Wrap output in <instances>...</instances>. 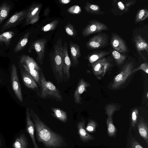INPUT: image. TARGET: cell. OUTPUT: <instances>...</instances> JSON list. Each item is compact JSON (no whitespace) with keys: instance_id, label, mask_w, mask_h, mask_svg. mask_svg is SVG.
<instances>
[{"instance_id":"obj_1","label":"cell","mask_w":148,"mask_h":148,"mask_svg":"<svg viewBox=\"0 0 148 148\" xmlns=\"http://www.w3.org/2000/svg\"><path fill=\"white\" fill-rule=\"evenodd\" d=\"M29 110L38 142H42L47 148H60L68 145L65 142V139L62 135L52 131L33 110L30 109Z\"/></svg>"},{"instance_id":"obj_2","label":"cell","mask_w":148,"mask_h":148,"mask_svg":"<svg viewBox=\"0 0 148 148\" xmlns=\"http://www.w3.org/2000/svg\"><path fill=\"white\" fill-rule=\"evenodd\" d=\"M50 66L54 78L58 84L64 81L63 73V46L62 40H57L49 56Z\"/></svg>"},{"instance_id":"obj_3","label":"cell","mask_w":148,"mask_h":148,"mask_svg":"<svg viewBox=\"0 0 148 148\" xmlns=\"http://www.w3.org/2000/svg\"><path fill=\"white\" fill-rule=\"evenodd\" d=\"M40 85L38 95L43 99L49 98L58 101L63 100L59 90L51 82L47 80L41 70L40 71Z\"/></svg>"},{"instance_id":"obj_4","label":"cell","mask_w":148,"mask_h":148,"mask_svg":"<svg viewBox=\"0 0 148 148\" xmlns=\"http://www.w3.org/2000/svg\"><path fill=\"white\" fill-rule=\"evenodd\" d=\"M134 64L129 63L126 64L122 69L120 73L115 77L112 84L113 89H116L123 84L127 78L132 73Z\"/></svg>"},{"instance_id":"obj_5","label":"cell","mask_w":148,"mask_h":148,"mask_svg":"<svg viewBox=\"0 0 148 148\" xmlns=\"http://www.w3.org/2000/svg\"><path fill=\"white\" fill-rule=\"evenodd\" d=\"M108 29V27L104 23L96 20H92L83 29L82 35L84 37Z\"/></svg>"},{"instance_id":"obj_6","label":"cell","mask_w":148,"mask_h":148,"mask_svg":"<svg viewBox=\"0 0 148 148\" xmlns=\"http://www.w3.org/2000/svg\"><path fill=\"white\" fill-rule=\"evenodd\" d=\"M11 85L15 94L19 100L23 101L21 86L17 75V67L14 64L12 65L11 70Z\"/></svg>"},{"instance_id":"obj_7","label":"cell","mask_w":148,"mask_h":148,"mask_svg":"<svg viewBox=\"0 0 148 148\" xmlns=\"http://www.w3.org/2000/svg\"><path fill=\"white\" fill-rule=\"evenodd\" d=\"M108 42L106 34H100L91 38L86 43V46L88 49H98L106 46Z\"/></svg>"},{"instance_id":"obj_8","label":"cell","mask_w":148,"mask_h":148,"mask_svg":"<svg viewBox=\"0 0 148 148\" xmlns=\"http://www.w3.org/2000/svg\"><path fill=\"white\" fill-rule=\"evenodd\" d=\"M47 41L45 38L37 40L33 42L30 47L31 50L33 49L35 51L37 54V61L41 65L43 63L45 46Z\"/></svg>"},{"instance_id":"obj_9","label":"cell","mask_w":148,"mask_h":148,"mask_svg":"<svg viewBox=\"0 0 148 148\" xmlns=\"http://www.w3.org/2000/svg\"><path fill=\"white\" fill-rule=\"evenodd\" d=\"M68 45L65 41L63 46V73L64 81L66 82L69 79L70 74V68L71 66V60L69 57L68 50Z\"/></svg>"},{"instance_id":"obj_10","label":"cell","mask_w":148,"mask_h":148,"mask_svg":"<svg viewBox=\"0 0 148 148\" xmlns=\"http://www.w3.org/2000/svg\"><path fill=\"white\" fill-rule=\"evenodd\" d=\"M28 10L21 11L12 16L5 22L2 27L1 31L18 24L22 20L26 18Z\"/></svg>"},{"instance_id":"obj_11","label":"cell","mask_w":148,"mask_h":148,"mask_svg":"<svg viewBox=\"0 0 148 148\" xmlns=\"http://www.w3.org/2000/svg\"><path fill=\"white\" fill-rule=\"evenodd\" d=\"M42 6V4L41 3H35L28 9V12L26 18L27 25L34 24L38 21L39 13Z\"/></svg>"},{"instance_id":"obj_12","label":"cell","mask_w":148,"mask_h":148,"mask_svg":"<svg viewBox=\"0 0 148 148\" xmlns=\"http://www.w3.org/2000/svg\"><path fill=\"white\" fill-rule=\"evenodd\" d=\"M93 72L96 76L103 77L110 66L105 58H103L92 64Z\"/></svg>"},{"instance_id":"obj_13","label":"cell","mask_w":148,"mask_h":148,"mask_svg":"<svg viewBox=\"0 0 148 148\" xmlns=\"http://www.w3.org/2000/svg\"><path fill=\"white\" fill-rule=\"evenodd\" d=\"M90 86V84L82 78L79 79L77 87L75 90L73 98L75 103L76 104H82L81 95L86 91L87 88Z\"/></svg>"},{"instance_id":"obj_14","label":"cell","mask_w":148,"mask_h":148,"mask_svg":"<svg viewBox=\"0 0 148 148\" xmlns=\"http://www.w3.org/2000/svg\"><path fill=\"white\" fill-rule=\"evenodd\" d=\"M20 68L22 78L25 85L29 88L36 91L38 94L39 91L38 84L27 72L21 67Z\"/></svg>"},{"instance_id":"obj_15","label":"cell","mask_w":148,"mask_h":148,"mask_svg":"<svg viewBox=\"0 0 148 148\" xmlns=\"http://www.w3.org/2000/svg\"><path fill=\"white\" fill-rule=\"evenodd\" d=\"M69 48L71 64L75 68L79 64L78 59L81 56L80 47L78 44L74 43L71 41L70 42Z\"/></svg>"},{"instance_id":"obj_16","label":"cell","mask_w":148,"mask_h":148,"mask_svg":"<svg viewBox=\"0 0 148 148\" xmlns=\"http://www.w3.org/2000/svg\"><path fill=\"white\" fill-rule=\"evenodd\" d=\"M111 44L113 48L119 52L125 53L127 50V48L124 41L116 34H113L112 35Z\"/></svg>"},{"instance_id":"obj_17","label":"cell","mask_w":148,"mask_h":148,"mask_svg":"<svg viewBox=\"0 0 148 148\" xmlns=\"http://www.w3.org/2000/svg\"><path fill=\"white\" fill-rule=\"evenodd\" d=\"M26 131L32 139L34 148H39L37 144L34 136L35 125L31 119L29 108L27 107L26 110Z\"/></svg>"},{"instance_id":"obj_18","label":"cell","mask_w":148,"mask_h":148,"mask_svg":"<svg viewBox=\"0 0 148 148\" xmlns=\"http://www.w3.org/2000/svg\"><path fill=\"white\" fill-rule=\"evenodd\" d=\"M85 122V120L83 118L81 120L77 123L76 127L80 140L84 142H87L93 140L94 138L86 130Z\"/></svg>"},{"instance_id":"obj_19","label":"cell","mask_w":148,"mask_h":148,"mask_svg":"<svg viewBox=\"0 0 148 148\" xmlns=\"http://www.w3.org/2000/svg\"><path fill=\"white\" fill-rule=\"evenodd\" d=\"M20 61L23 67L39 71L42 70L36 61L28 55H23L20 58Z\"/></svg>"},{"instance_id":"obj_20","label":"cell","mask_w":148,"mask_h":148,"mask_svg":"<svg viewBox=\"0 0 148 148\" xmlns=\"http://www.w3.org/2000/svg\"><path fill=\"white\" fill-rule=\"evenodd\" d=\"M51 110L52 112L51 115L60 121L66 123L67 120V112L58 108L51 107Z\"/></svg>"},{"instance_id":"obj_21","label":"cell","mask_w":148,"mask_h":148,"mask_svg":"<svg viewBox=\"0 0 148 148\" xmlns=\"http://www.w3.org/2000/svg\"><path fill=\"white\" fill-rule=\"evenodd\" d=\"M28 145L27 137L24 134H22L16 138L12 147L13 148H27Z\"/></svg>"},{"instance_id":"obj_22","label":"cell","mask_w":148,"mask_h":148,"mask_svg":"<svg viewBox=\"0 0 148 148\" xmlns=\"http://www.w3.org/2000/svg\"><path fill=\"white\" fill-rule=\"evenodd\" d=\"M134 40L136 46L138 51L145 50L148 53V43L141 36L136 35L134 37Z\"/></svg>"},{"instance_id":"obj_23","label":"cell","mask_w":148,"mask_h":148,"mask_svg":"<svg viewBox=\"0 0 148 148\" xmlns=\"http://www.w3.org/2000/svg\"><path fill=\"white\" fill-rule=\"evenodd\" d=\"M138 132L140 136L148 144V129L147 124L142 120L140 121L138 126Z\"/></svg>"},{"instance_id":"obj_24","label":"cell","mask_w":148,"mask_h":148,"mask_svg":"<svg viewBox=\"0 0 148 148\" xmlns=\"http://www.w3.org/2000/svg\"><path fill=\"white\" fill-rule=\"evenodd\" d=\"M84 8L86 12L92 14L99 15L104 13L101 10L99 5L91 4L88 2H86Z\"/></svg>"},{"instance_id":"obj_25","label":"cell","mask_w":148,"mask_h":148,"mask_svg":"<svg viewBox=\"0 0 148 148\" xmlns=\"http://www.w3.org/2000/svg\"><path fill=\"white\" fill-rule=\"evenodd\" d=\"M15 35V33L12 31H7L2 33L0 34V43H4L6 45H9Z\"/></svg>"},{"instance_id":"obj_26","label":"cell","mask_w":148,"mask_h":148,"mask_svg":"<svg viewBox=\"0 0 148 148\" xmlns=\"http://www.w3.org/2000/svg\"><path fill=\"white\" fill-rule=\"evenodd\" d=\"M30 34L29 32H27L20 40L14 48L15 52L20 51L25 46L28 42Z\"/></svg>"},{"instance_id":"obj_27","label":"cell","mask_w":148,"mask_h":148,"mask_svg":"<svg viewBox=\"0 0 148 148\" xmlns=\"http://www.w3.org/2000/svg\"><path fill=\"white\" fill-rule=\"evenodd\" d=\"M8 3H4L0 6V24L8 16L10 9Z\"/></svg>"},{"instance_id":"obj_28","label":"cell","mask_w":148,"mask_h":148,"mask_svg":"<svg viewBox=\"0 0 148 148\" xmlns=\"http://www.w3.org/2000/svg\"><path fill=\"white\" fill-rule=\"evenodd\" d=\"M107 133L110 137L114 136L116 132V129L112 121V116H108L106 120Z\"/></svg>"},{"instance_id":"obj_29","label":"cell","mask_w":148,"mask_h":148,"mask_svg":"<svg viewBox=\"0 0 148 148\" xmlns=\"http://www.w3.org/2000/svg\"><path fill=\"white\" fill-rule=\"evenodd\" d=\"M109 54V52L106 51H100L94 53L88 58L89 62L92 64Z\"/></svg>"},{"instance_id":"obj_30","label":"cell","mask_w":148,"mask_h":148,"mask_svg":"<svg viewBox=\"0 0 148 148\" xmlns=\"http://www.w3.org/2000/svg\"><path fill=\"white\" fill-rule=\"evenodd\" d=\"M23 69L31 75L39 87L40 85V71L29 69L25 67H23Z\"/></svg>"},{"instance_id":"obj_31","label":"cell","mask_w":148,"mask_h":148,"mask_svg":"<svg viewBox=\"0 0 148 148\" xmlns=\"http://www.w3.org/2000/svg\"><path fill=\"white\" fill-rule=\"evenodd\" d=\"M148 17V12L147 10L140 9L137 13L136 16L135 22L137 23L144 20Z\"/></svg>"},{"instance_id":"obj_32","label":"cell","mask_w":148,"mask_h":148,"mask_svg":"<svg viewBox=\"0 0 148 148\" xmlns=\"http://www.w3.org/2000/svg\"><path fill=\"white\" fill-rule=\"evenodd\" d=\"M112 54L116 63L119 65L122 64L126 58L125 55L116 50L113 51Z\"/></svg>"},{"instance_id":"obj_33","label":"cell","mask_w":148,"mask_h":148,"mask_svg":"<svg viewBox=\"0 0 148 148\" xmlns=\"http://www.w3.org/2000/svg\"><path fill=\"white\" fill-rule=\"evenodd\" d=\"M65 30L67 34L73 37H75L77 35V32L74 26L68 22L65 26Z\"/></svg>"},{"instance_id":"obj_34","label":"cell","mask_w":148,"mask_h":148,"mask_svg":"<svg viewBox=\"0 0 148 148\" xmlns=\"http://www.w3.org/2000/svg\"><path fill=\"white\" fill-rule=\"evenodd\" d=\"M59 22L58 20H55L43 27L41 30L44 32L53 30L57 27Z\"/></svg>"},{"instance_id":"obj_35","label":"cell","mask_w":148,"mask_h":148,"mask_svg":"<svg viewBox=\"0 0 148 148\" xmlns=\"http://www.w3.org/2000/svg\"><path fill=\"white\" fill-rule=\"evenodd\" d=\"M97 126V123L95 121L92 120H89L86 129L88 132L92 133L95 131Z\"/></svg>"},{"instance_id":"obj_36","label":"cell","mask_w":148,"mask_h":148,"mask_svg":"<svg viewBox=\"0 0 148 148\" xmlns=\"http://www.w3.org/2000/svg\"><path fill=\"white\" fill-rule=\"evenodd\" d=\"M67 12L71 14H79L82 10L80 6L77 5H74L69 8L67 10Z\"/></svg>"},{"instance_id":"obj_37","label":"cell","mask_w":148,"mask_h":148,"mask_svg":"<svg viewBox=\"0 0 148 148\" xmlns=\"http://www.w3.org/2000/svg\"><path fill=\"white\" fill-rule=\"evenodd\" d=\"M138 111L137 109H134L132 113L131 120L132 125L133 127H134L136 125L137 122Z\"/></svg>"},{"instance_id":"obj_38","label":"cell","mask_w":148,"mask_h":148,"mask_svg":"<svg viewBox=\"0 0 148 148\" xmlns=\"http://www.w3.org/2000/svg\"><path fill=\"white\" fill-rule=\"evenodd\" d=\"M117 110L116 107L113 105H109L106 108V113L108 116H112Z\"/></svg>"},{"instance_id":"obj_39","label":"cell","mask_w":148,"mask_h":148,"mask_svg":"<svg viewBox=\"0 0 148 148\" xmlns=\"http://www.w3.org/2000/svg\"><path fill=\"white\" fill-rule=\"evenodd\" d=\"M139 70H143L147 74L148 73V64L147 63H144L141 64L140 66L133 69L132 73H134L135 71H137Z\"/></svg>"},{"instance_id":"obj_40","label":"cell","mask_w":148,"mask_h":148,"mask_svg":"<svg viewBox=\"0 0 148 148\" xmlns=\"http://www.w3.org/2000/svg\"><path fill=\"white\" fill-rule=\"evenodd\" d=\"M131 148H144L138 142L133 139L131 143Z\"/></svg>"},{"instance_id":"obj_41","label":"cell","mask_w":148,"mask_h":148,"mask_svg":"<svg viewBox=\"0 0 148 148\" xmlns=\"http://www.w3.org/2000/svg\"><path fill=\"white\" fill-rule=\"evenodd\" d=\"M50 12V8L49 7H47L44 10L43 16L47 17L49 15Z\"/></svg>"},{"instance_id":"obj_42","label":"cell","mask_w":148,"mask_h":148,"mask_svg":"<svg viewBox=\"0 0 148 148\" xmlns=\"http://www.w3.org/2000/svg\"><path fill=\"white\" fill-rule=\"evenodd\" d=\"M71 0H59V2L62 4H66L69 3Z\"/></svg>"},{"instance_id":"obj_43","label":"cell","mask_w":148,"mask_h":148,"mask_svg":"<svg viewBox=\"0 0 148 148\" xmlns=\"http://www.w3.org/2000/svg\"><path fill=\"white\" fill-rule=\"evenodd\" d=\"M2 145V143L1 141V139L0 137V148L1 147Z\"/></svg>"},{"instance_id":"obj_44","label":"cell","mask_w":148,"mask_h":148,"mask_svg":"<svg viewBox=\"0 0 148 148\" xmlns=\"http://www.w3.org/2000/svg\"><path fill=\"white\" fill-rule=\"evenodd\" d=\"M147 98H148V92H147Z\"/></svg>"}]
</instances>
